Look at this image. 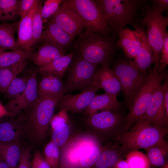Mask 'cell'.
Instances as JSON below:
<instances>
[{
    "instance_id": "42",
    "label": "cell",
    "mask_w": 168,
    "mask_h": 168,
    "mask_svg": "<svg viewBox=\"0 0 168 168\" xmlns=\"http://www.w3.org/2000/svg\"><path fill=\"white\" fill-rule=\"evenodd\" d=\"M68 111L64 110H60L56 114L53 115L50 123V126L53 131L58 125L63 123H68Z\"/></svg>"
},
{
    "instance_id": "36",
    "label": "cell",
    "mask_w": 168,
    "mask_h": 168,
    "mask_svg": "<svg viewBox=\"0 0 168 168\" xmlns=\"http://www.w3.org/2000/svg\"><path fill=\"white\" fill-rule=\"evenodd\" d=\"M30 77V75H29L14 78L5 92L7 96L11 98V100L19 96L25 89Z\"/></svg>"
},
{
    "instance_id": "40",
    "label": "cell",
    "mask_w": 168,
    "mask_h": 168,
    "mask_svg": "<svg viewBox=\"0 0 168 168\" xmlns=\"http://www.w3.org/2000/svg\"><path fill=\"white\" fill-rule=\"evenodd\" d=\"M160 57V66L158 71H161L164 69L168 64V33L167 30L164 33Z\"/></svg>"
},
{
    "instance_id": "29",
    "label": "cell",
    "mask_w": 168,
    "mask_h": 168,
    "mask_svg": "<svg viewBox=\"0 0 168 168\" xmlns=\"http://www.w3.org/2000/svg\"><path fill=\"white\" fill-rule=\"evenodd\" d=\"M149 160L150 167H161L168 162V145L154 146L144 149Z\"/></svg>"
},
{
    "instance_id": "26",
    "label": "cell",
    "mask_w": 168,
    "mask_h": 168,
    "mask_svg": "<svg viewBox=\"0 0 168 168\" xmlns=\"http://www.w3.org/2000/svg\"><path fill=\"white\" fill-rule=\"evenodd\" d=\"M17 25L18 22L0 24V50H22L19 48L15 36Z\"/></svg>"
},
{
    "instance_id": "45",
    "label": "cell",
    "mask_w": 168,
    "mask_h": 168,
    "mask_svg": "<svg viewBox=\"0 0 168 168\" xmlns=\"http://www.w3.org/2000/svg\"><path fill=\"white\" fill-rule=\"evenodd\" d=\"M154 4L153 7L162 11L168 10V0H156L152 1Z\"/></svg>"
},
{
    "instance_id": "5",
    "label": "cell",
    "mask_w": 168,
    "mask_h": 168,
    "mask_svg": "<svg viewBox=\"0 0 168 168\" xmlns=\"http://www.w3.org/2000/svg\"><path fill=\"white\" fill-rule=\"evenodd\" d=\"M109 26L118 34L133 21L137 12L139 1L135 0H96Z\"/></svg>"
},
{
    "instance_id": "11",
    "label": "cell",
    "mask_w": 168,
    "mask_h": 168,
    "mask_svg": "<svg viewBox=\"0 0 168 168\" xmlns=\"http://www.w3.org/2000/svg\"><path fill=\"white\" fill-rule=\"evenodd\" d=\"M88 123L101 135L116 142L124 132L125 118L119 110L109 109L89 116Z\"/></svg>"
},
{
    "instance_id": "16",
    "label": "cell",
    "mask_w": 168,
    "mask_h": 168,
    "mask_svg": "<svg viewBox=\"0 0 168 168\" xmlns=\"http://www.w3.org/2000/svg\"><path fill=\"white\" fill-rule=\"evenodd\" d=\"M156 126L168 128V116L164 101V88L161 85L154 92L142 117Z\"/></svg>"
},
{
    "instance_id": "12",
    "label": "cell",
    "mask_w": 168,
    "mask_h": 168,
    "mask_svg": "<svg viewBox=\"0 0 168 168\" xmlns=\"http://www.w3.org/2000/svg\"><path fill=\"white\" fill-rule=\"evenodd\" d=\"M36 70L30 74L24 91L16 97L11 100L4 106L6 109L15 116L20 115L23 111L31 106L38 97L37 73Z\"/></svg>"
},
{
    "instance_id": "2",
    "label": "cell",
    "mask_w": 168,
    "mask_h": 168,
    "mask_svg": "<svg viewBox=\"0 0 168 168\" xmlns=\"http://www.w3.org/2000/svg\"><path fill=\"white\" fill-rule=\"evenodd\" d=\"M75 54L82 59L101 67H109L116 46L107 37L85 29L78 36Z\"/></svg>"
},
{
    "instance_id": "47",
    "label": "cell",
    "mask_w": 168,
    "mask_h": 168,
    "mask_svg": "<svg viewBox=\"0 0 168 168\" xmlns=\"http://www.w3.org/2000/svg\"><path fill=\"white\" fill-rule=\"evenodd\" d=\"M114 168H129V167L127 161L123 158H121L118 161Z\"/></svg>"
},
{
    "instance_id": "35",
    "label": "cell",
    "mask_w": 168,
    "mask_h": 168,
    "mask_svg": "<svg viewBox=\"0 0 168 168\" xmlns=\"http://www.w3.org/2000/svg\"><path fill=\"white\" fill-rule=\"evenodd\" d=\"M104 148L100 143L94 146L88 150L82 157L79 168H91L95 164Z\"/></svg>"
},
{
    "instance_id": "9",
    "label": "cell",
    "mask_w": 168,
    "mask_h": 168,
    "mask_svg": "<svg viewBox=\"0 0 168 168\" xmlns=\"http://www.w3.org/2000/svg\"><path fill=\"white\" fill-rule=\"evenodd\" d=\"M98 66L82 59L74 54L65 72L66 79L64 83V94L76 90L82 91L90 86L99 69Z\"/></svg>"
},
{
    "instance_id": "15",
    "label": "cell",
    "mask_w": 168,
    "mask_h": 168,
    "mask_svg": "<svg viewBox=\"0 0 168 168\" xmlns=\"http://www.w3.org/2000/svg\"><path fill=\"white\" fill-rule=\"evenodd\" d=\"M72 37L80 35L85 28L80 17L62 2L56 12L49 18Z\"/></svg>"
},
{
    "instance_id": "31",
    "label": "cell",
    "mask_w": 168,
    "mask_h": 168,
    "mask_svg": "<svg viewBox=\"0 0 168 168\" xmlns=\"http://www.w3.org/2000/svg\"><path fill=\"white\" fill-rule=\"evenodd\" d=\"M31 54L22 50H0V68L10 67L30 59Z\"/></svg>"
},
{
    "instance_id": "37",
    "label": "cell",
    "mask_w": 168,
    "mask_h": 168,
    "mask_svg": "<svg viewBox=\"0 0 168 168\" xmlns=\"http://www.w3.org/2000/svg\"><path fill=\"white\" fill-rule=\"evenodd\" d=\"M60 156L59 148L51 141L44 148V156L50 168H58Z\"/></svg>"
},
{
    "instance_id": "18",
    "label": "cell",
    "mask_w": 168,
    "mask_h": 168,
    "mask_svg": "<svg viewBox=\"0 0 168 168\" xmlns=\"http://www.w3.org/2000/svg\"><path fill=\"white\" fill-rule=\"evenodd\" d=\"M36 52L33 53L30 59L34 64L41 67L65 55L64 49L47 40H43Z\"/></svg>"
},
{
    "instance_id": "28",
    "label": "cell",
    "mask_w": 168,
    "mask_h": 168,
    "mask_svg": "<svg viewBox=\"0 0 168 168\" xmlns=\"http://www.w3.org/2000/svg\"><path fill=\"white\" fill-rule=\"evenodd\" d=\"M133 61L139 70L143 72H146L151 65L154 64V53L146 35L139 50Z\"/></svg>"
},
{
    "instance_id": "48",
    "label": "cell",
    "mask_w": 168,
    "mask_h": 168,
    "mask_svg": "<svg viewBox=\"0 0 168 168\" xmlns=\"http://www.w3.org/2000/svg\"><path fill=\"white\" fill-rule=\"evenodd\" d=\"M14 116L9 112L0 102V118L7 116Z\"/></svg>"
},
{
    "instance_id": "44",
    "label": "cell",
    "mask_w": 168,
    "mask_h": 168,
    "mask_svg": "<svg viewBox=\"0 0 168 168\" xmlns=\"http://www.w3.org/2000/svg\"><path fill=\"white\" fill-rule=\"evenodd\" d=\"M30 168H50L39 150L35 152L31 161Z\"/></svg>"
},
{
    "instance_id": "43",
    "label": "cell",
    "mask_w": 168,
    "mask_h": 168,
    "mask_svg": "<svg viewBox=\"0 0 168 168\" xmlns=\"http://www.w3.org/2000/svg\"><path fill=\"white\" fill-rule=\"evenodd\" d=\"M31 149L29 147L23 148L17 168H30Z\"/></svg>"
},
{
    "instance_id": "1",
    "label": "cell",
    "mask_w": 168,
    "mask_h": 168,
    "mask_svg": "<svg viewBox=\"0 0 168 168\" xmlns=\"http://www.w3.org/2000/svg\"><path fill=\"white\" fill-rule=\"evenodd\" d=\"M61 97L38 96L35 102L24 111V114L20 115L22 119L23 137L33 144L39 146L45 139L50 121Z\"/></svg>"
},
{
    "instance_id": "19",
    "label": "cell",
    "mask_w": 168,
    "mask_h": 168,
    "mask_svg": "<svg viewBox=\"0 0 168 168\" xmlns=\"http://www.w3.org/2000/svg\"><path fill=\"white\" fill-rule=\"evenodd\" d=\"M37 2L28 14L18 22L17 44L20 49L31 54L33 53L31 48L32 18Z\"/></svg>"
},
{
    "instance_id": "39",
    "label": "cell",
    "mask_w": 168,
    "mask_h": 168,
    "mask_svg": "<svg viewBox=\"0 0 168 168\" xmlns=\"http://www.w3.org/2000/svg\"><path fill=\"white\" fill-rule=\"evenodd\" d=\"M63 0H46L44 3L41 10L43 18H49L57 11Z\"/></svg>"
},
{
    "instance_id": "33",
    "label": "cell",
    "mask_w": 168,
    "mask_h": 168,
    "mask_svg": "<svg viewBox=\"0 0 168 168\" xmlns=\"http://www.w3.org/2000/svg\"><path fill=\"white\" fill-rule=\"evenodd\" d=\"M42 6L43 1L38 0L32 18L33 38L31 48L41 41L43 22L41 15Z\"/></svg>"
},
{
    "instance_id": "51",
    "label": "cell",
    "mask_w": 168,
    "mask_h": 168,
    "mask_svg": "<svg viewBox=\"0 0 168 168\" xmlns=\"http://www.w3.org/2000/svg\"><path fill=\"white\" fill-rule=\"evenodd\" d=\"M1 158H2L0 156V159H1Z\"/></svg>"
},
{
    "instance_id": "46",
    "label": "cell",
    "mask_w": 168,
    "mask_h": 168,
    "mask_svg": "<svg viewBox=\"0 0 168 168\" xmlns=\"http://www.w3.org/2000/svg\"><path fill=\"white\" fill-rule=\"evenodd\" d=\"M162 86L164 88V101L166 112L168 116V78L165 80Z\"/></svg>"
},
{
    "instance_id": "50",
    "label": "cell",
    "mask_w": 168,
    "mask_h": 168,
    "mask_svg": "<svg viewBox=\"0 0 168 168\" xmlns=\"http://www.w3.org/2000/svg\"><path fill=\"white\" fill-rule=\"evenodd\" d=\"M161 168H168V163H167L164 166L161 167Z\"/></svg>"
},
{
    "instance_id": "30",
    "label": "cell",
    "mask_w": 168,
    "mask_h": 168,
    "mask_svg": "<svg viewBox=\"0 0 168 168\" xmlns=\"http://www.w3.org/2000/svg\"><path fill=\"white\" fill-rule=\"evenodd\" d=\"M26 61L10 67L0 68V92L5 93L12 81L26 67Z\"/></svg>"
},
{
    "instance_id": "7",
    "label": "cell",
    "mask_w": 168,
    "mask_h": 168,
    "mask_svg": "<svg viewBox=\"0 0 168 168\" xmlns=\"http://www.w3.org/2000/svg\"><path fill=\"white\" fill-rule=\"evenodd\" d=\"M118 78L124 99L130 107L148 75L140 71L133 60L122 59L117 61L113 70Z\"/></svg>"
},
{
    "instance_id": "24",
    "label": "cell",
    "mask_w": 168,
    "mask_h": 168,
    "mask_svg": "<svg viewBox=\"0 0 168 168\" xmlns=\"http://www.w3.org/2000/svg\"><path fill=\"white\" fill-rule=\"evenodd\" d=\"M119 107L117 96L105 92L103 94H96L84 111L85 114L90 116L97 113L98 110H119Z\"/></svg>"
},
{
    "instance_id": "13",
    "label": "cell",
    "mask_w": 168,
    "mask_h": 168,
    "mask_svg": "<svg viewBox=\"0 0 168 168\" xmlns=\"http://www.w3.org/2000/svg\"><path fill=\"white\" fill-rule=\"evenodd\" d=\"M100 89L93 82L88 87L80 93L74 95H63L59 100L57 105L60 110L80 113L85 110Z\"/></svg>"
},
{
    "instance_id": "23",
    "label": "cell",
    "mask_w": 168,
    "mask_h": 168,
    "mask_svg": "<svg viewBox=\"0 0 168 168\" xmlns=\"http://www.w3.org/2000/svg\"><path fill=\"white\" fill-rule=\"evenodd\" d=\"M74 39L55 23L48 19L42 31L40 40L49 41L64 49L70 45Z\"/></svg>"
},
{
    "instance_id": "25",
    "label": "cell",
    "mask_w": 168,
    "mask_h": 168,
    "mask_svg": "<svg viewBox=\"0 0 168 168\" xmlns=\"http://www.w3.org/2000/svg\"><path fill=\"white\" fill-rule=\"evenodd\" d=\"M23 148L21 140L0 143V156L11 168H17Z\"/></svg>"
},
{
    "instance_id": "4",
    "label": "cell",
    "mask_w": 168,
    "mask_h": 168,
    "mask_svg": "<svg viewBox=\"0 0 168 168\" xmlns=\"http://www.w3.org/2000/svg\"><path fill=\"white\" fill-rule=\"evenodd\" d=\"M142 17L140 21L144 29L154 57L153 69L158 71L160 53L162 47L164 33L168 26V17L162 15L163 12L157 8L146 4L141 8Z\"/></svg>"
},
{
    "instance_id": "14",
    "label": "cell",
    "mask_w": 168,
    "mask_h": 168,
    "mask_svg": "<svg viewBox=\"0 0 168 168\" xmlns=\"http://www.w3.org/2000/svg\"><path fill=\"white\" fill-rule=\"evenodd\" d=\"M133 26L134 30L127 27L118 33L119 39L117 44L123 49L125 56L130 61L139 50L146 35L144 29L142 26L134 24Z\"/></svg>"
},
{
    "instance_id": "8",
    "label": "cell",
    "mask_w": 168,
    "mask_h": 168,
    "mask_svg": "<svg viewBox=\"0 0 168 168\" xmlns=\"http://www.w3.org/2000/svg\"><path fill=\"white\" fill-rule=\"evenodd\" d=\"M63 2L80 17L86 29L107 36L109 26L95 0H64Z\"/></svg>"
},
{
    "instance_id": "3",
    "label": "cell",
    "mask_w": 168,
    "mask_h": 168,
    "mask_svg": "<svg viewBox=\"0 0 168 168\" xmlns=\"http://www.w3.org/2000/svg\"><path fill=\"white\" fill-rule=\"evenodd\" d=\"M137 122L133 127L124 132L117 140L127 153L166 143L164 138L168 133V128L154 126L143 117Z\"/></svg>"
},
{
    "instance_id": "38",
    "label": "cell",
    "mask_w": 168,
    "mask_h": 168,
    "mask_svg": "<svg viewBox=\"0 0 168 168\" xmlns=\"http://www.w3.org/2000/svg\"><path fill=\"white\" fill-rule=\"evenodd\" d=\"M52 141L57 146L61 147L67 142L69 133L67 123L58 125L53 131Z\"/></svg>"
},
{
    "instance_id": "34",
    "label": "cell",
    "mask_w": 168,
    "mask_h": 168,
    "mask_svg": "<svg viewBox=\"0 0 168 168\" xmlns=\"http://www.w3.org/2000/svg\"><path fill=\"white\" fill-rule=\"evenodd\" d=\"M125 156L129 168H150L147 155L138 150L129 152Z\"/></svg>"
},
{
    "instance_id": "21",
    "label": "cell",
    "mask_w": 168,
    "mask_h": 168,
    "mask_svg": "<svg viewBox=\"0 0 168 168\" xmlns=\"http://www.w3.org/2000/svg\"><path fill=\"white\" fill-rule=\"evenodd\" d=\"M93 82L105 92L117 96L121 91L119 80L109 67H101L96 72Z\"/></svg>"
},
{
    "instance_id": "20",
    "label": "cell",
    "mask_w": 168,
    "mask_h": 168,
    "mask_svg": "<svg viewBox=\"0 0 168 168\" xmlns=\"http://www.w3.org/2000/svg\"><path fill=\"white\" fill-rule=\"evenodd\" d=\"M127 154L118 141L106 145L91 168H114L118 161Z\"/></svg>"
},
{
    "instance_id": "27",
    "label": "cell",
    "mask_w": 168,
    "mask_h": 168,
    "mask_svg": "<svg viewBox=\"0 0 168 168\" xmlns=\"http://www.w3.org/2000/svg\"><path fill=\"white\" fill-rule=\"evenodd\" d=\"M72 51L68 54L64 55L54 60L49 64L39 67L36 70L38 73H51L62 78L71 63L74 54Z\"/></svg>"
},
{
    "instance_id": "6",
    "label": "cell",
    "mask_w": 168,
    "mask_h": 168,
    "mask_svg": "<svg viewBox=\"0 0 168 168\" xmlns=\"http://www.w3.org/2000/svg\"><path fill=\"white\" fill-rule=\"evenodd\" d=\"M167 77V74L162 71L153 69L150 72L129 107L128 113L125 117L124 132L128 131L133 124L143 116L154 92L161 85V82Z\"/></svg>"
},
{
    "instance_id": "17",
    "label": "cell",
    "mask_w": 168,
    "mask_h": 168,
    "mask_svg": "<svg viewBox=\"0 0 168 168\" xmlns=\"http://www.w3.org/2000/svg\"><path fill=\"white\" fill-rule=\"evenodd\" d=\"M22 124L20 116H7L0 118V143L21 141L23 137Z\"/></svg>"
},
{
    "instance_id": "49",
    "label": "cell",
    "mask_w": 168,
    "mask_h": 168,
    "mask_svg": "<svg viewBox=\"0 0 168 168\" xmlns=\"http://www.w3.org/2000/svg\"><path fill=\"white\" fill-rule=\"evenodd\" d=\"M0 168H11L2 158L0 159Z\"/></svg>"
},
{
    "instance_id": "22",
    "label": "cell",
    "mask_w": 168,
    "mask_h": 168,
    "mask_svg": "<svg viewBox=\"0 0 168 168\" xmlns=\"http://www.w3.org/2000/svg\"><path fill=\"white\" fill-rule=\"evenodd\" d=\"M42 77L38 85V96L49 95L61 97L64 94V84L62 78L54 74L41 73Z\"/></svg>"
},
{
    "instance_id": "41",
    "label": "cell",
    "mask_w": 168,
    "mask_h": 168,
    "mask_svg": "<svg viewBox=\"0 0 168 168\" xmlns=\"http://www.w3.org/2000/svg\"><path fill=\"white\" fill-rule=\"evenodd\" d=\"M38 0H20L18 4V13L21 19L30 12Z\"/></svg>"
},
{
    "instance_id": "32",
    "label": "cell",
    "mask_w": 168,
    "mask_h": 168,
    "mask_svg": "<svg viewBox=\"0 0 168 168\" xmlns=\"http://www.w3.org/2000/svg\"><path fill=\"white\" fill-rule=\"evenodd\" d=\"M18 0H0V22L15 20L19 15Z\"/></svg>"
},
{
    "instance_id": "10",
    "label": "cell",
    "mask_w": 168,
    "mask_h": 168,
    "mask_svg": "<svg viewBox=\"0 0 168 168\" xmlns=\"http://www.w3.org/2000/svg\"><path fill=\"white\" fill-rule=\"evenodd\" d=\"M99 143L98 138L90 134L79 135L71 139L60 147L58 168H79L84 154Z\"/></svg>"
}]
</instances>
